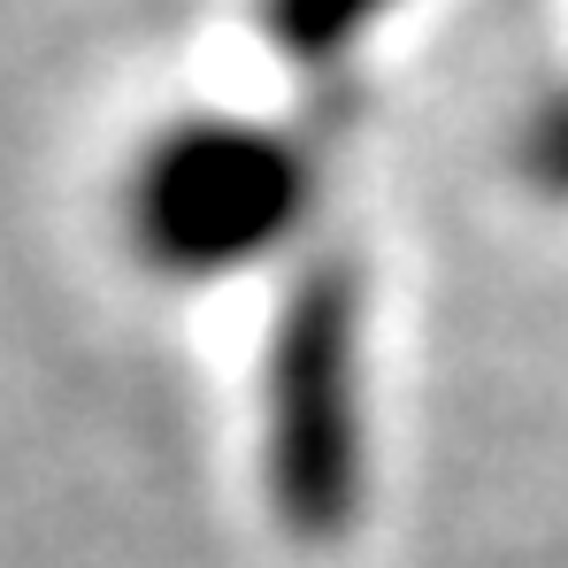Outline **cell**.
Returning a JSON list of instances; mask_svg holds the SVG:
<instances>
[{"label": "cell", "instance_id": "2", "mask_svg": "<svg viewBox=\"0 0 568 568\" xmlns=\"http://www.w3.org/2000/svg\"><path fill=\"white\" fill-rule=\"evenodd\" d=\"M270 499L292 538H338L362 507V307L354 284L307 277L270 346Z\"/></svg>", "mask_w": 568, "mask_h": 568}, {"label": "cell", "instance_id": "1", "mask_svg": "<svg viewBox=\"0 0 568 568\" xmlns=\"http://www.w3.org/2000/svg\"><path fill=\"white\" fill-rule=\"evenodd\" d=\"M307 192L315 170L284 131L192 115L139 154L123 185V223L162 277H223L254 254H277L307 215Z\"/></svg>", "mask_w": 568, "mask_h": 568}, {"label": "cell", "instance_id": "3", "mask_svg": "<svg viewBox=\"0 0 568 568\" xmlns=\"http://www.w3.org/2000/svg\"><path fill=\"white\" fill-rule=\"evenodd\" d=\"M392 8L399 0H270V39H277L284 54L331 62V54L362 47Z\"/></svg>", "mask_w": 568, "mask_h": 568}]
</instances>
